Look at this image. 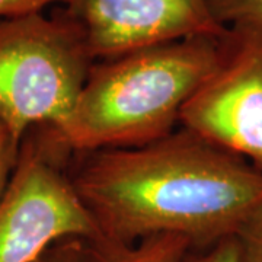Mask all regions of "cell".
<instances>
[{"label":"cell","instance_id":"obj_1","mask_svg":"<svg viewBox=\"0 0 262 262\" xmlns=\"http://www.w3.org/2000/svg\"><path fill=\"white\" fill-rule=\"evenodd\" d=\"M72 181L99 239L115 244L173 234L206 252L262 208L261 170L184 127L139 147L84 153Z\"/></svg>","mask_w":262,"mask_h":262},{"label":"cell","instance_id":"obj_2","mask_svg":"<svg viewBox=\"0 0 262 262\" xmlns=\"http://www.w3.org/2000/svg\"><path fill=\"white\" fill-rule=\"evenodd\" d=\"M223 37L184 38L95 61L69 117L54 128L58 137L73 153H92L170 134L219 64Z\"/></svg>","mask_w":262,"mask_h":262},{"label":"cell","instance_id":"obj_3","mask_svg":"<svg viewBox=\"0 0 262 262\" xmlns=\"http://www.w3.org/2000/svg\"><path fill=\"white\" fill-rule=\"evenodd\" d=\"M94 63L63 8L0 20V120L20 143L35 127L58 128Z\"/></svg>","mask_w":262,"mask_h":262},{"label":"cell","instance_id":"obj_4","mask_svg":"<svg viewBox=\"0 0 262 262\" xmlns=\"http://www.w3.org/2000/svg\"><path fill=\"white\" fill-rule=\"evenodd\" d=\"M72 153L51 127H35L24 137L0 206V262H34L63 239H99L72 181Z\"/></svg>","mask_w":262,"mask_h":262},{"label":"cell","instance_id":"obj_5","mask_svg":"<svg viewBox=\"0 0 262 262\" xmlns=\"http://www.w3.org/2000/svg\"><path fill=\"white\" fill-rule=\"evenodd\" d=\"M179 127L262 172V31L227 29L219 64L184 106Z\"/></svg>","mask_w":262,"mask_h":262},{"label":"cell","instance_id":"obj_6","mask_svg":"<svg viewBox=\"0 0 262 262\" xmlns=\"http://www.w3.org/2000/svg\"><path fill=\"white\" fill-rule=\"evenodd\" d=\"M95 61L184 38L223 37L207 0H72L63 8Z\"/></svg>","mask_w":262,"mask_h":262},{"label":"cell","instance_id":"obj_7","mask_svg":"<svg viewBox=\"0 0 262 262\" xmlns=\"http://www.w3.org/2000/svg\"><path fill=\"white\" fill-rule=\"evenodd\" d=\"M89 262H188L191 245L187 239L173 234H159L134 245L110 241L86 242Z\"/></svg>","mask_w":262,"mask_h":262},{"label":"cell","instance_id":"obj_8","mask_svg":"<svg viewBox=\"0 0 262 262\" xmlns=\"http://www.w3.org/2000/svg\"><path fill=\"white\" fill-rule=\"evenodd\" d=\"M207 3L222 27L262 31V0H207Z\"/></svg>","mask_w":262,"mask_h":262},{"label":"cell","instance_id":"obj_9","mask_svg":"<svg viewBox=\"0 0 262 262\" xmlns=\"http://www.w3.org/2000/svg\"><path fill=\"white\" fill-rule=\"evenodd\" d=\"M20 141L0 120V206L8 192L20 151Z\"/></svg>","mask_w":262,"mask_h":262},{"label":"cell","instance_id":"obj_10","mask_svg":"<svg viewBox=\"0 0 262 262\" xmlns=\"http://www.w3.org/2000/svg\"><path fill=\"white\" fill-rule=\"evenodd\" d=\"M237 262H262V208L236 234Z\"/></svg>","mask_w":262,"mask_h":262},{"label":"cell","instance_id":"obj_11","mask_svg":"<svg viewBox=\"0 0 262 262\" xmlns=\"http://www.w3.org/2000/svg\"><path fill=\"white\" fill-rule=\"evenodd\" d=\"M34 262H89L86 242L82 239H63L51 245Z\"/></svg>","mask_w":262,"mask_h":262},{"label":"cell","instance_id":"obj_12","mask_svg":"<svg viewBox=\"0 0 262 262\" xmlns=\"http://www.w3.org/2000/svg\"><path fill=\"white\" fill-rule=\"evenodd\" d=\"M70 2L72 0H0V20L41 13L44 8L53 3H63L67 6Z\"/></svg>","mask_w":262,"mask_h":262},{"label":"cell","instance_id":"obj_13","mask_svg":"<svg viewBox=\"0 0 262 262\" xmlns=\"http://www.w3.org/2000/svg\"><path fill=\"white\" fill-rule=\"evenodd\" d=\"M188 262H237L236 236L226 239L206 252L191 253Z\"/></svg>","mask_w":262,"mask_h":262}]
</instances>
